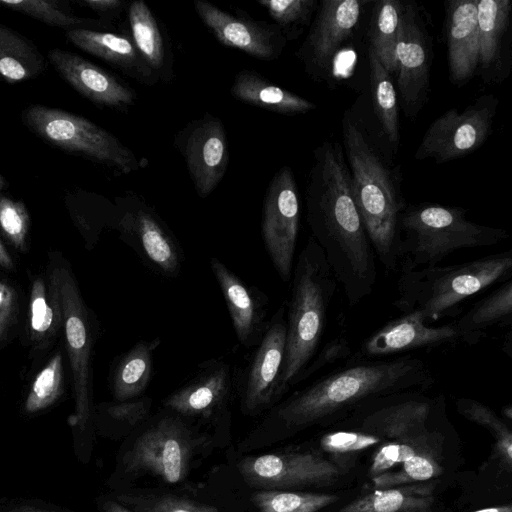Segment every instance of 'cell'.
Returning <instances> with one entry per match:
<instances>
[{"label":"cell","mask_w":512,"mask_h":512,"mask_svg":"<svg viewBox=\"0 0 512 512\" xmlns=\"http://www.w3.org/2000/svg\"><path fill=\"white\" fill-rule=\"evenodd\" d=\"M23 512H51V511H35V510H31V511H23Z\"/></svg>","instance_id":"obj_53"},{"label":"cell","mask_w":512,"mask_h":512,"mask_svg":"<svg viewBox=\"0 0 512 512\" xmlns=\"http://www.w3.org/2000/svg\"><path fill=\"white\" fill-rule=\"evenodd\" d=\"M485 332L462 331L455 321L434 326L425 323L417 313H407L385 323L369 335L354 356L365 359H383L413 350L432 349L459 344L475 345Z\"/></svg>","instance_id":"obj_13"},{"label":"cell","mask_w":512,"mask_h":512,"mask_svg":"<svg viewBox=\"0 0 512 512\" xmlns=\"http://www.w3.org/2000/svg\"><path fill=\"white\" fill-rule=\"evenodd\" d=\"M370 83L374 112L391 145L399 142V115L396 88L392 75L384 68L374 51L368 47Z\"/></svg>","instance_id":"obj_32"},{"label":"cell","mask_w":512,"mask_h":512,"mask_svg":"<svg viewBox=\"0 0 512 512\" xmlns=\"http://www.w3.org/2000/svg\"><path fill=\"white\" fill-rule=\"evenodd\" d=\"M70 43L121 70L136 81L152 86L157 78L146 66L127 32L73 29L66 31Z\"/></svg>","instance_id":"obj_23"},{"label":"cell","mask_w":512,"mask_h":512,"mask_svg":"<svg viewBox=\"0 0 512 512\" xmlns=\"http://www.w3.org/2000/svg\"><path fill=\"white\" fill-rule=\"evenodd\" d=\"M194 8L208 30L219 43L264 60L277 59L287 40L275 23L254 20L246 12L230 14L214 4L195 0Z\"/></svg>","instance_id":"obj_18"},{"label":"cell","mask_w":512,"mask_h":512,"mask_svg":"<svg viewBox=\"0 0 512 512\" xmlns=\"http://www.w3.org/2000/svg\"><path fill=\"white\" fill-rule=\"evenodd\" d=\"M160 344V337L141 339L116 359L110 374V387L115 401L142 397L150 384L154 353Z\"/></svg>","instance_id":"obj_25"},{"label":"cell","mask_w":512,"mask_h":512,"mask_svg":"<svg viewBox=\"0 0 512 512\" xmlns=\"http://www.w3.org/2000/svg\"><path fill=\"white\" fill-rule=\"evenodd\" d=\"M53 302L50 304L42 278L33 282L30 295V328L36 338H41L51 331L57 318L62 316L56 287L51 280Z\"/></svg>","instance_id":"obj_41"},{"label":"cell","mask_w":512,"mask_h":512,"mask_svg":"<svg viewBox=\"0 0 512 512\" xmlns=\"http://www.w3.org/2000/svg\"><path fill=\"white\" fill-rule=\"evenodd\" d=\"M442 443L441 433L435 429H428L421 433L384 441L373 454L368 475L370 479L387 472H392L414 456L440 450Z\"/></svg>","instance_id":"obj_31"},{"label":"cell","mask_w":512,"mask_h":512,"mask_svg":"<svg viewBox=\"0 0 512 512\" xmlns=\"http://www.w3.org/2000/svg\"><path fill=\"white\" fill-rule=\"evenodd\" d=\"M7 186V182L0 173V191H2Z\"/></svg>","instance_id":"obj_52"},{"label":"cell","mask_w":512,"mask_h":512,"mask_svg":"<svg viewBox=\"0 0 512 512\" xmlns=\"http://www.w3.org/2000/svg\"><path fill=\"white\" fill-rule=\"evenodd\" d=\"M63 390L62 356L57 353L37 374L25 401V410L35 413L52 405Z\"/></svg>","instance_id":"obj_40"},{"label":"cell","mask_w":512,"mask_h":512,"mask_svg":"<svg viewBox=\"0 0 512 512\" xmlns=\"http://www.w3.org/2000/svg\"><path fill=\"white\" fill-rule=\"evenodd\" d=\"M498 107L496 96L482 95L463 110L452 108L428 127L415 159L448 162L477 150L488 138Z\"/></svg>","instance_id":"obj_9"},{"label":"cell","mask_w":512,"mask_h":512,"mask_svg":"<svg viewBox=\"0 0 512 512\" xmlns=\"http://www.w3.org/2000/svg\"><path fill=\"white\" fill-rule=\"evenodd\" d=\"M16 311V296L13 289L0 280V342Z\"/></svg>","instance_id":"obj_46"},{"label":"cell","mask_w":512,"mask_h":512,"mask_svg":"<svg viewBox=\"0 0 512 512\" xmlns=\"http://www.w3.org/2000/svg\"><path fill=\"white\" fill-rule=\"evenodd\" d=\"M166 411L136 439L124 463L131 473H150L174 484L188 472L192 438L183 417Z\"/></svg>","instance_id":"obj_10"},{"label":"cell","mask_w":512,"mask_h":512,"mask_svg":"<svg viewBox=\"0 0 512 512\" xmlns=\"http://www.w3.org/2000/svg\"><path fill=\"white\" fill-rule=\"evenodd\" d=\"M299 222L300 202L296 180L292 169L283 166L266 189L261 236L274 269L285 283L292 277Z\"/></svg>","instance_id":"obj_11"},{"label":"cell","mask_w":512,"mask_h":512,"mask_svg":"<svg viewBox=\"0 0 512 512\" xmlns=\"http://www.w3.org/2000/svg\"><path fill=\"white\" fill-rule=\"evenodd\" d=\"M454 321L462 331L468 333L485 332L492 326L511 325L512 279L501 283Z\"/></svg>","instance_id":"obj_33"},{"label":"cell","mask_w":512,"mask_h":512,"mask_svg":"<svg viewBox=\"0 0 512 512\" xmlns=\"http://www.w3.org/2000/svg\"><path fill=\"white\" fill-rule=\"evenodd\" d=\"M502 413L504 416L508 418V420L512 419V408L510 405H507L506 407H503Z\"/></svg>","instance_id":"obj_51"},{"label":"cell","mask_w":512,"mask_h":512,"mask_svg":"<svg viewBox=\"0 0 512 512\" xmlns=\"http://www.w3.org/2000/svg\"><path fill=\"white\" fill-rule=\"evenodd\" d=\"M236 374L224 359L205 361L187 382L162 401V405L182 417H213L228 403L236 386Z\"/></svg>","instance_id":"obj_19"},{"label":"cell","mask_w":512,"mask_h":512,"mask_svg":"<svg viewBox=\"0 0 512 512\" xmlns=\"http://www.w3.org/2000/svg\"><path fill=\"white\" fill-rule=\"evenodd\" d=\"M259 512H317L339 500L325 493L261 490L252 495Z\"/></svg>","instance_id":"obj_36"},{"label":"cell","mask_w":512,"mask_h":512,"mask_svg":"<svg viewBox=\"0 0 512 512\" xmlns=\"http://www.w3.org/2000/svg\"><path fill=\"white\" fill-rule=\"evenodd\" d=\"M0 266L5 269H13L14 264L12 261L11 256L9 255L8 251L6 250L5 246L0 240Z\"/></svg>","instance_id":"obj_48"},{"label":"cell","mask_w":512,"mask_h":512,"mask_svg":"<svg viewBox=\"0 0 512 512\" xmlns=\"http://www.w3.org/2000/svg\"><path fill=\"white\" fill-rule=\"evenodd\" d=\"M512 279V251L446 266L401 268L393 305L427 324L459 317L473 295Z\"/></svg>","instance_id":"obj_4"},{"label":"cell","mask_w":512,"mask_h":512,"mask_svg":"<svg viewBox=\"0 0 512 512\" xmlns=\"http://www.w3.org/2000/svg\"><path fill=\"white\" fill-rule=\"evenodd\" d=\"M151 407L152 399L142 396L133 400L109 403L104 407V412L111 420L133 427L148 417Z\"/></svg>","instance_id":"obj_45"},{"label":"cell","mask_w":512,"mask_h":512,"mask_svg":"<svg viewBox=\"0 0 512 512\" xmlns=\"http://www.w3.org/2000/svg\"><path fill=\"white\" fill-rule=\"evenodd\" d=\"M403 9L404 2L381 0L371 12L369 47L391 75L396 71V46Z\"/></svg>","instance_id":"obj_30"},{"label":"cell","mask_w":512,"mask_h":512,"mask_svg":"<svg viewBox=\"0 0 512 512\" xmlns=\"http://www.w3.org/2000/svg\"><path fill=\"white\" fill-rule=\"evenodd\" d=\"M23 123L47 143L129 174L144 168L146 158L138 159L115 135L82 116L44 105H31L22 113Z\"/></svg>","instance_id":"obj_6"},{"label":"cell","mask_w":512,"mask_h":512,"mask_svg":"<svg viewBox=\"0 0 512 512\" xmlns=\"http://www.w3.org/2000/svg\"><path fill=\"white\" fill-rule=\"evenodd\" d=\"M61 307L73 374L75 416L73 424L84 429L91 415L93 326L76 282L69 270L55 269L51 276Z\"/></svg>","instance_id":"obj_8"},{"label":"cell","mask_w":512,"mask_h":512,"mask_svg":"<svg viewBox=\"0 0 512 512\" xmlns=\"http://www.w3.org/2000/svg\"><path fill=\"white\" fill-rule=\"evenodd\" d=\"M446 38L450 80L464 84L479 63L477 0H452L447 4Z\"/></svg>","instance_id":"obj_22"},{"label":"cell","mask_w":512,"mask_h":512,"mask_svg":"<svg viewBox=\"0 0 512 512\" xmlns=\"http://www.w3.org/2000/svg\"><path fill=\"white\" fill-rule=\"evenodd\" d=\"M285 344L286 302L269 319L266 331L259 344L253 348L247 365L236 374V387L244 413L258 414L277 404Z\"/></svg>","instance_id":"obj_12"},{"label":"cell","mask_w":512,"mask_h":512,"mask_svg":"<svg viewBox=\"0 0 512 512\" xmlns=\"http://www.w3.org/2000/svg\"><path fill=\"white\" fill-rule=\"evenodd\" d=\"M231 94L243 103L283 115L305 114L316 107L313 102L248 69H242L236 74Z\"/></svg>","instance_id":"obj_26"},{"label":"cell","mask_w":512,"mask_h":512,"mask_svg":"<svg viewBox=\"0 0 512 512\" xmlns=\"http://www.w3.org/2000/svg\"><path fill=\"white\" fill-rule=\"evenodd\" d=\"M342 139L353 197L376 258L385 269L400 265V218L406 208L392 170L349 112Z\"/></svg>","instance_id":"obj_2"},{"label":"cell","mask_w":512,"mask_h":512,"mask_svg":"<svg viewBox=\"0 0 512 512\" xmlns=\"http://www.w3.org/2000/svg\"><path fill=\"white\" fill-rule=\"evenodd\" d=\"M0 6L27 15L50 26L73 29L106 31L113 26L102 20L76 16L64 2L54 0H0Z\"/></svg>","instance_id":"obj_34"},{"label":"cell","mask_w":512,"mask_h":512,"mask_svg":"<svg viewBox=\"0 0 512 512\" xmlns=\"http://www.w3.org/2000/svg\"><path fill=\"white\" fill-rule=\"evenodd\" d=\"M365 3L361 0L320 3L309 33L296 53L309 74L320 77L329 72L337 53L356 32Z\"/></svg>","instance_id":"obj_16"},{"label":"cell","mask_w":512,"mask_h":512,"mask_svg":"<svg viewBox=\"0 0 512 512\" xmlns=\"http://www.w3.org/2000/svg\"><path fill=\"white\" fill-rule=\"evenodd\" d=\"M511 10V0H477L478 67L487 76L503 65Z\"/></svg>","instance_id":"obj_27"},{"label":"cell","mask_w":512,"mask_h":512,"mask_svg":"<svg viewBox=\"0 0 512 512\" xmlns=\"http://www.w3.org/2000/svg\"><path fill=\"white\" fill-rule=\"evenodd\" d=\"M238 468L246 482L264 490L328 486L342 473L329 459L314 452L247 457Z\"/></svg>","instance_id":"obj_15"},{"label":"cell","mask_w":512,"mask_h":512,"mask_svg":"<svg viewBox=\"0 0 512 512\" xmlns=\"http://www.w3.org/2000/svg\"><path fill=\"white\" fill-rule=\"evenodd\" d=\"M115 229L140 260L165 278L178 277L185 256L176 236L156 210L136 194L117 199Z\"/></svg>","instance_id":"obj_7"},{"label":"cell","mask_w":512,"mask_h":512,"mask_svg":"<svg viewBox=\"0 0 512 512\" xmlns=\"http://www.w3.org/2000/svg\"><path fill=\"white\" fill-rule=\"evenodd\" d=\"M456 408L460 415L488 429L495 439V452L500 464L508 471L512 467V432L509 426L487 405L471 398H459Z\"/></svg>","instance_id":"obj_35"},{"label":"cell","mask_w":512,"mask_h":512,"mask_svg":"<svg viewBox=\"0 0 512 512\" xmlns=\"http://www.w3.org/2000/svg\"><path fill=\"white\" fill-rule=\"evenodd\" d=\"M383 441L377 435L356 428L328 432L321 437L320 446L329 455V460L343 473L352 466L360 452Z\"/></svg>","instance_id":"obj_37"},{"label":"cell","mask_w":512,"mask_h":512,"mask_svg":"<svg viewBox=\"0 0 512 512\" xmlns=\"http://www.w3.org/2000/svg\"><path fill=\"white\" fill-rule=\"evenodd\" d=\"M197 195L208 197L223 179L229 164L225 127L218 117L206 113L193 120L175 138Z\"/></svg>","instance_id":"obj_14"},{"label":"cell","mask_w":512,"mask_h":512,"mask_svg":"<svg viewBox=\"0 0 512 512\" xmlns=\"http://www.w3.org/2000/svg\"><path fill=\"white\" fill-rule=\"evenodd\" d=\"M81 3L101 16L102 21L111 24V20L118 18L126 7L122 0H82Z\"/></svg>","instance_id":"obj_47"},{"label":"cell","mask_w":512,"mask_h":512,"mask_svg":"<svg viewBox=\"0 0 512 512\" xmlns=\"http://www.w3.org/2000/svg\"><path fill=\"white\" fill-rule=\"evenodd\" d=\"M461 207L406 206L400 218L401 268L435 266L461 249L489 247L509 238L502 228L472 222Z\"/></svg>","instance_id":"obj_5"},{"label":"cell","mask_w":512,"mask_h":512,"mask_svg":"<svg viewBox=\"0 0 512 512\" xmlns=\"http://www.w3.org/2000/svg\"><path fill=\"white\" fill-rule=\"evenodd\" d=\"M29 214L23 202L0 195V230L20 251L26 249Z\"/></svg>","instance_id":"obj_43"},{"label":"cell","mask_w":512,"mask_h":512,"mask_svg":"<svg viewBox=\"0 0 512 512\" xmlns=\"http://www.w3.org/2000/svg\"><path fill=\"white\" fill-rule=\"evenodd\" d=\"M257 3L267 10L287 41L302 33L318 4L316 0H257Z\"/></svg>","instance_id":"obj_39"},{"label":"cell","mask_w":512,"mask_h":512,"mask_svg":"<svg viewBox=\"0 0 512 512\" xmlns=\"http://www.w3.org/2000/svg\"><path fill=\"white\" fill-rule=\"evenodd\" d=\"M44 69V58L27 38L0 23V77L7 82L25 81Z\"/></svg>","instance_id":"obj_29"},{"label":"cell","mask_w":512,"mask_h":512,"mask_svg":"<svg viewBox=\"0 0 512 512\" xmlns=\"http://www.w3.org/2000/svg\"><path fill=\"white\" fill-rule=\"evenodd\" d=\"M434 504V485L409 484L374 490L336 512H431Z\"/></svg>","instance_id":"obj_28"},{"label":"cell","mask_w":512,"mask_h":512,"mask_svg":"<svg viewBox=\"0 0 512 512\" xmlns=\"http://www.w3.org/2000/svg\"><path fill=\"white\" fill-rule=\"evenodd\" d=\"M473 512H512V505L507 504V505H502V506L489 507V508L476 510Z\"/></svg>","instance_id":"obj_50"},{"label":"cell","mask_w":512,"mask_h":512,"mask_svg":"<svg viewBox=\"0 0 512 512\" xmlns=\"http://www.w3.org/2000/svg\"><path fill=\"white\" fill-rule=\"evenodd\" d=\"M352 355L353 352L348 338L342 334L335 336L316 353L302 372L299 383L306 381L331 364L349 359Z\"/></svg>","instance_id":"obj_44"},{"label":"cell","mask_w":512,"mask_h":512,"mask_svg":"<svg viewBox=\"0 0 512 512\" xmlns=\"http://www.w3.org/2000/svg\"><path fill=\"white\" fill-rule=\"evenodd\" d=\"M128 22L129 35L143 62L158 81H170L173 74L171 44L157 17L143 0L129 4Z\"/></svg>","instance_id":"obj_24"},{"label":"cell","mask_w":512,"mask_h":512,"mask_svg":"<svg viewBox=\"0 0 512 512\" xmlns=\"http://www.w3.org/2000/svg\"><path fill=\"white\" fill-rule=\"evenodd\" d=\"M48 59L63 80L99 107L126 112L137 100L127 83L76 53L56 48Z\"/></svg>","instance_id":"obj_20"},{"label":"cell","mask_w":512,"mask_h":512,"mask_svg":"<svg viewBox=\"0 0 512 512\" xmlns=\"http://www.w3.org/2000/svg\"><path fill=\"white\" fill-rule=\"evenodd\" d=\"M430 60L429 39L419 10L413 3H404L395 73L406 116H416L427 100Z\"/></svg>","instance_id":"obj_17"},{"label":"cell","mask_w":512,"mask_h":512,"mask_svg":"<svg viewBox=\"0 0 512 512\" xmlns=\"http://www.w3.org/2000/svg\"><path fill=\"white\" fill-rule=\"evenodd\" d=\"M434 383L433 373L421 359L409 356L365 359L352 355L342 365L273 406L267 423L296 431L336 420L370 398L427 391Z\"/></svg>","instance_id":"obj_1"},{"label":"cell","mask_w":512,"mask_h":512,"mask_svg":"<svg viewBox=\"0 0 512 512\" xmlns=\"http://www.w3.org/2000/svg\"><path fill=\"white\" fill-rule=\"evenodd\" d=\"M440 450L420 453L399 468L372 478L373 487L377 489L393 488L433 479L442 474Z\"/></svg>","instance_id":"obj_38"},{"label":"cell","mask_w":512,"mask_h":512,"mask_svg":"<svg viewBox=\"0 0 512 512\" xmlns=\"http://www.w3.org/2000/svg\"><path fill=\"white\" fill-rule=\"evenodd\" d=\"M103 508H104L105 512H131V511L127 510L126 508L122 507L121 505H119L118 503L113 502V501H106L103 504Z\"/></svg>","instance_id":"obj_49"},{"label":"cell","mask_w":512,"mask_h":512,"mask_svg":"<svg viewBox=\"0 0 512 512\" xmlns=\"http://www.w3.org/2000/svg\"><path fill=\"white\" fill-rule=\"evenodd\" d=\"M291 278L278 401L299 384L302 372L318 352L330 305L339 286L322 249L311 236L298 255Z\"/></svg>","instance_id":"obj_3"},{"label":"cell","mask_w":512,"mask_h":512,"mask_svg":"<svg viewBox=\"0 0 512 512\" xmlns=\"http://www.w3.org/2000/svg\"><path fill=\"white\" fill-rule=\"evenodd\" d=\"M211 271L224 297L238 342L255 348L268 326V296L236 275L219 258L209 260Z\"/></svg>","instance_id":"obj_21"},{"label":"cell","mask_w":512,"mask_h":512,"mask_svg":"<svg viewBox=\"0 0 512 512\" xmlns=\"http://www.w3.org/2000/svg\"><path fill=\"white\" fill-rule=\"evenodd\" d=\"M0 79H1V77H0Z\"/></svg>","instance_id":"obj_54"},{"label":"cell","mask_w":512,"mask_h":512,"mask_svg":"<svg viewBox=\"0 0 512 512\" xmlns=\"http://www.w3.org/2000/svg\"><path fill=\"white\" fill-rule=\"evenodd\" d=\"M119 499L137 512H222L215 506L173 495L124 494Z\"/></svg>","instance_id":"obj_42"}]
</instances>
